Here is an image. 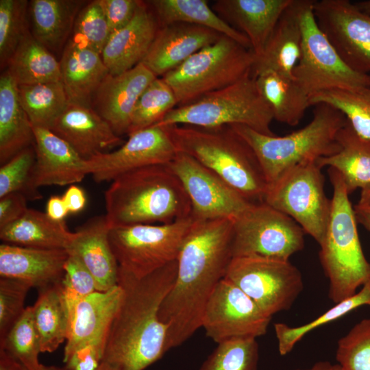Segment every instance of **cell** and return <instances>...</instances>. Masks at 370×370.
Returning a JSON list of instances; mask_svg holds the SVG:
<instances>
[{"label":"cell","mask_w":370,"mask_h":370,"mask_svg":"<svg viewBox=\"0 0 370 370\" xmlns=\"http://www.w3.org/2000/svg\"><path fill=\"white\" fill-rule=\"evenodd\" d=\"M234 221L193 220L177 257L175 282L158 317L167 328L166 350L201 328L205 306L233 258Z\"/></svg>","instance_id":"obj_1"},{"label":"cell","mask_w":370,"mask_h":370,"mask_svg":"<svg viewBox=\"0 0 370 370\" xmlns=\"http://www.w3.org/2000/svg\"><path fill=\"white\" fill-rule=\"evenodd\" d=\"M177 271V260L141 278L119 269L117 284L123 295L110 328L102 364L114 370H145L167 352V328L158 314Z\"/></svg>","instance_id":"obj_2"},{"label":"cell","mask_w":370,"mask_h":370,"mask_svg":"<svg viewBox=\"0 0 370 370\" xmlns=\"http://www.w3.org/2000/svg\"><path fill=\"white\" fill-rule=\"evenodd\" d=\"M111 228L169 224L191 217L190 199L167 164L148 166L119 175L105 192Z\"/></svg>","instance_id":"obj_3"},{"label":"cell","mask_w":370,"mask_h":370,"mask_svg":"<svg viewBox=\"0 0 370 370\" xmlns=\"http://www.w3.org/2000/svg\"><path fill=\"white\" fill-rule=\"evenodd\" d=\"M179 152L210 169L249 201H264L268 183L248 143L230 125L166 126Z\"/></svg>","instance_id":"obj_4"},{"label":"cell","mask_w":370,"mask_h":370,"mask_svg":"<svg viewBox=\"0 0 370 370\" xmlns=\"http://www.w3.org/2000/svg\"><path fill=\"white\" fill-rule=\"evenodd\" d=\"M313 106L310 122L283 136L263 134L243 125H230L254 151L268 185L297 164L317 162L339 150L336 136L346 125V117L329 104Z\"/></svg>","instance_id":"obj_5"},{"label":"cell","mask_w":370,"mask_h":370,"mask_svg":"<svg viewBox=\"0 0 370 370\" xmlns=\"http://www.w3.org/2000/svg\"><path fill=\"white\" fill-rule=\"evenodd\" d=\"M333 188L330 219L319 245V260L329 280L328 297L334 304L355 295L370 280V262L360 242L354 206L341 175L328 169Z\"/></svg>","instance_id":"obj_6"},{"label":"cell","mask_w":370,"mask_h":370,"mask_svg":"<svg viewBox=\"0 0 370 370\" xmlns=\"http://www.w3.org/2000/svg\"><path fill=\"white\" fill-rule=\"evenodd\" d=\"M273 120L272 112L251 73L195 101L174 108L156 125L201 127L243 125L271 136L275 135L271 130Z\"/></svg>","instance_id":"obj_7"},{"label":"cell","mask_w":370,"mask_h":370,"mask_svg":"<svg viewBox=\"0 0 370 370\" xmlns=\"http://www.w3.org/2000/svg\"><path fill=\"white\" fill-rule=\"evenodd\" d=\"M253 51L221 35L162 78L172 88L177 106L195 101L251 73Z\"/></svg>","instance_id":"obj_8"},{"label":"cell","mask_w":370,"mask_h":370,"mask_svg":"<svg viewBox=\"0 0 370 370\" xmlns=\"http://www.w3.org/2000/svg\"><path fill=\"white\" fill-rule=\"evenodd\" d=\"M193 223L190 217L169 224L111 228L109 241L119 269L141 278L177 260Z\"/></svg>","instance_id":"obj_9"},{"label":"cell","mask_w":370,"mask_h":370,"mask_svg":"<svg viewBox=\"0 0 370 370\" xmlns=\"http://www.w3.org/2000/svg\"><path fill=\"white\" fill-rule=\"evenodd\" d=\"M293 219L320 245L330 219L331 199L316 162L297 164L269 184L264 201Z\"/></svg>","instance_id":"obj_10"},{"label":"cell","mask_w":370,"mask_h":370,"mask_svg":"<svg viewBox=\"0 0 370 370\" xmlns=\"http://www.w3.org/2000/svg\"><path fill=\"white\" fill-rule=\"evenodd\" d=\"M313 2L304 0L303 3L302 46L293 71L295 81L310 97L331 89L370 86V75L347 66L320 29L314 16Z\"/></svg>","instance_id":"obj_11"},{"label":"cell","mask_w":370,"mask_h":370,"mask_svg":"<svg viewBox=\"0 0 370 370\" xmlns=\"http://www.w3.org/2000/svg\"><path fill=\"white\" fill-rule=\"evenodd\" d=\"M304 230L264 202L252 204L234 221L233 258L289 260L304 247Z\"/></svg>","instance_id":"obj_12"},{"label":"cell","mask_w":370,"mask_h":370,"mask_svg":"<svg viewBox=\"0 0 370 370\" xmlns=\"http://www.w3.org/2000/svg\"><path fill=\"white\" fill-rule=\"evenodd\" d=\"M225 278L271 317L290 309L304 288L301 272L289 260L264 257L233 258Z\"/></svg>","instance_id":"obj_13"},{"label":"cell","mask_w":370,"mask_h":370,"mask_svg":"<svg viewBox=\"0 0 370 370\" xmlns=\"http://www.w3.org/2000/svg\"><path fill=\"white\" fill-rule=\"evenodd\" d=\"M271 319L225 278L217 284L205 306L201 327L206 336L218 344L264 335Z\"/></svg>","instance_id":"obj_14"},{"label":"cell","mask_w":370,"mask_h":370,"mask_svg":"<svg viewBox=\"0 0 370 370\" xmlns=\"http://www.w3.org/2000/svg\"><path fill=\"white\" fill-rule=\"evenodd\" d=\"M169 165L190 199L195 221H234L252 204L210 169L191 156L177 152Z\"/></svg>","instance_id":"obj_15"},{"label":"cell","mask_w":370,"mask_h":370,"mask_svg":"<svg viewBox=\"0 0 370 370\" xmlns=\"http://www.w3.org/2000/svg\"><path fill=\"white\" fill-rule=\"evenodd\" d=\"M320 29L353 71L370 75V15L348 0H314Z\"/></svg>","instance_id":"obj_16"},{"label":"cell","mask_w":370,"mask_h":370,"mask_svg":"<svg viewBox=\"0 0 370 370\" xmlns=\"http://www.w3.org/2000/svg\"><path fill=\"white\" fill-rule=\"evenodd\" d=\"M128 136L116 150L99 153L87 160L88 173L95 182L112 181L135 169L167 164L178 152L166 126L154 125Z\"/></svg>","instance_id":"obj_17"},{"label":"cell","mask_w":370,"mask_h":370,"mask_svg":"<svg viewBox=\"0 0 370 370\" xmlns=\"http://www.w3.org/2000/svg\"><path fill=\"white\" fill-rule=\"evenodd\" d=\"M123 295L117 286L95 291L77 306L64 347V362L75 352L84 349L104 355L110 328Z\"/></svg>","instance_id":"obj_18"},{"label":"cell","mask_w":370,"mask_h":370,"mask_svg":"<svg viewBox=\"0 0 370 370\" xmlns=\"http://www.w3.org/2000/svg\"><path fill=\"white\" fill-rule=\"evenodd\" d=\"M157 77L142 62L119 75L108 74L91 103V108L121 136L128 134L135 105Z\"/></svg>","instance_id":"obj_19"},{"label":"cell","mask_w":370,"mask_h":370,"mask_svg":"<svg viewBox=\"0 0 370 370\" xmlns=\"http://www.w3.org/2000/svg\"><path fill=\"white\" fill-rule=\"evenodd\" d=\"M209 28L184 23L160 27L141 62L157 77L173 70L221 36Z\"/></svg>","instance_id":"obj_20"},{"label":"cell","mask_w":370,"mask_h":370,"mask_svg":"<svg viewBox=\"0 0 370 370\" xmlns=\"http://www.w3.org/2000/svg\"><path fill=\"white\" fill-rule=\"evenodd\" d=\"M36 162L33 185H73L89 174L87 160L82 158L64 139L51 130L33 127Z\"/></svg>","instance_id":"obj_21"},{"label":"cell","mask_w":370,"mask_h":370,"mask_svg":"<svg viewBox=\"0 0 370 370\" xmlns=\"http://www.w3.org/2000/svg\"><path fill=\"white\" fill-rule=\"evenodd\" d=\"M160 27L151 5L140 1L133 18L110 34L101 53L109 73L121 74L141 62Z\"/></svg>","instance_id":"obj_22"},{"label":"cell","mask_w":370,"mask_h":370,"mask_svg":"<svg viewBox=\"0 0 370 370\" xmlns=\"http://www.w3.org/2000/svg\"><path fill=\"white\" fill-rule=\"evenodd\" d=\"M50 130L86 160L123 144L121 136L91 107L71 103Z\"/></svg>","instance_id":"obj_23"},{"label":"cell","mask_w":370,"mask_h":370,"mask_svg":"<svg viewBox=\"0 0 370 370\" xmlns=\"http://www.w3.org/2000/svg\"><path fill=\"white\" fill-rule=\"evenodd\" d=\"M69 256L66 249L3 243L0 245V276L21 280L41 291L62 282Z\"/></svg>","instance_id":"obj_24"},{"label":"cell","mask_w":370,"mask_h":370,"mask_svg":"<svg viewBox=\"0 0 370 370\" xmlns=\"http://www.w3.org/2000/svg\"><path fill=\"white\" fill-rule=\"evenodd\" d=\"M110 230L106 215L93 217L75 232L66 249L91 273L98 291L118 285L119 264L110 244Z\"/></svg>","instance_id":"obj_25"},{"label":"cell","mask_w":370,"mask_h":370,"mask_svg":"<svg viewBox=\"0 0 370 370\" xmlns=\"http://www.w3.org/2000/svg\"><path fill=\"white\" fill-rule=\"evenodd\" d=\"M293 0H218L213 10L249 40L259 56L284 11Z\"/></svg>","instance_id":"obj_26"},{"label":"cell","mask_w":370,"mask_h":370,"mask_svg":"<svg viewBox=\"0 0 370 370\" xmlns=\"http://www.w3.org/2000/svg\"><path fill=\"white\" fill-rule=\"evenodd\" d=\"M304 0H293L284 11L262 53L256 57L254 76L264 71L294 77L293 71L301 53V14Z\"/></svg>","instance_id":"obj_27"},{"label":"cell","mask_w":370,"mask_h":370,"mask_svg":"<svg viewBox=\"0 0 370 370\" xmlns=\"http://www.w3.org/2000/svg\"><path fill=\"white\" fill-rule=\"evenodd\" d=\"M60 64L61 82L69 102L91 107L95 93L109 74L101 56L70 38Z\"/></svg>","instance_id":"obj_28"},{"label":"cell","mask_w":370,"mask_h":370,"mask_svg":"<svg viewBox=\"0 0 370 370\" xmlns=\"http://www.w3.org/2000/svg\"><path fill=\"white\" fill-rule=\"evenodd\" d=\"M86 3L79 0H32L28 16L33 36L51 52L63 51L75 19Z\"/></svg>","instance_id":"obj_29"},{"label":"cell","mask_w":370,"mask_h":370,"mask_svg":"<svg viewBox=\"0 0 370 370\" xmlns=\"http://www.w3.org/2000/svg\"><path fill=\"white\" fill-rule=\"evenodd\" d=\"M34 144L33 126L19 100L18 86L4 71L0 76V164Z\"/></svg>","instance_id":"obj_30"},{"label":"cell","mask_w":370,"mask_h":370,"mask_svg":"<svg viewBox=\"0 0 370 370\" xmlns=\"http://www.w3.org/2000/svg\"><path fill=\"white\" fill-rule=\"evenodd\" d=\"M75 236L64 221L51 219L46 212L28 208L18 219L0 227L4 243L44 249H67Z\"/></svg>","instance_id":"obj_31"},{"label":"cell","mask_w":370,"mask_h":370,"mask_svg":"<svg viewBox=\"0 0 370 370\" xmlns=\"http://www.w3.org/2000/svg\"><path fill=\"white\" fill-rule=\"evenodd\" d=\"M339 150L317 161L321 169H334L341 176L347 193L362 189L370 183V140L360 136L347 121L336 136Z\"/></svg>","instance_id":"obj_32"},{"label":"cell","mask_w":370,"mask_h":370,"mask_svg":"<svg viewBox=\"0 0 370 370\" xmlns=\"http://www.w3.org/2000/svg\"><path fill=\"white\" fill-rule=\"evenodd\" d=\"M254 77L273 119L290 126L297 125L310 103V96L295 78L272 71H264Z\"/></svg>","instance_id":"obj_33"},{"label":"cell","mask_w":370,"mask_h":370,"mask_svg":"<svg viewBox=\"0 0 370 370\" xmlns=\"http://www.w3.org/2000/svg\"><path fill=\"white\" fill-rule=\"evenodd\" d=\"M160 26L184 23L203 26L227 36L251 49L248 38L222 19L206 0H152L147 1Z\"/></svg>","instance_id":"obj_34"},{"label":"cell","mask_w":370,"mask_h":370,"mask_svg":"<svg viewBox=\"0 0 370 370\" xmlns=\"http://www.w3.org/2000/svg\"><path fill=\"white\" fill-rule=\"evenodd\" d=\"M5 70L17 85L61 82L60 64L29 31L8 61Z\"/></svg>","instance_id":"obj_35"},{"label":"cell","mask_w":370,"mask_h":370,"mask_svg":"<svg viewBox=\"0 0 370 370\" xmlns=\"http://www.w3.org/2000/svg\"><path fill=\"white\" fill-rule=\"evenodd\" d=\"M33 308L41 352L51 353L66 341L69 333L68 312L61 282L40 291Z\"/></svg>","instance_id":"obj_36"},{"label":"cell","mask_w":370,"mask_h":370,"mask_svg":"<svg viewBox=\"0 0 370 370\" xmlns=\"http://www.w3.org/2000/svg\"><path fill=\"white\" fill-rule=\"evenodd\" d=\"M17 86L20 102L33 127L50 130L70 103L62 82Z\"/></svg>","instance_id":"obj_37"},{"label":"cell","mask_w":370,"mask_h":370,"mask_svg":"<svg viewBox=\"0 0 370 370\" xmlns=\"http://www.w3.org/2000/svg\"><path fill=\"white\" fill-rule=\"evenodd\" d=\"M370 306V280L353 296L339 301L316 319L299 326L292 327L284 323L274 324L278 351L281 356L290 353L295 345L314 330L346 315L362 306Z\"/></svg>","instance_id":"obj_38"},{"label":"cell","mask_w":370,"mask_h":370,"mask_svg":"<svg viewBox=\"0 0 370 370\" xmlns=\"http://www.w3.org/2000/svg\"><path fill=\"white\" fill-rule=\"evenodd\" d=\"M310 106L329 104L346 117L354 130L370 140V86L331 89L310 97Z\"/></svg>","instance_id":"obj_39"},{"label":"cell","mask_w":370,"mask_h":370,"mask_svg":"<svg viewBox=\"0 0 370 370\" xmlns=\"http://www.w3.org/2000/svg\"><path fill=\"white\" fill-rule=\"evenodd\" d=\"M0 349L4 350L27 370H40L38 360L41 352L40 336L35 324L34 308L26 307L24 312L12 327L3 341Z\"/></svg>","instance_id":"obj_40"},{"label":"cell","mask_w":370,"mask_h":370,"mask_svg":"<svg viewBox=\"0 0 370 370\" xmlns=\"http://www.w3.org/2000/svg\"><path fill=\"white\" fill-rule=\"evenodd\" d=\"M176 106L172 88L162 77H156L138 98L127 135L157 124Z\"/></svg>","instance_id":"obj_41"},{"label":"cell","mask_w":370,"mask_h":370,"mask_svg":"<svg viewBox=\"0 0 370 370\" xmlns=\"http://www.w3.org/2000/svg\"><path fill=\"white\" fill-rule=\"evenodd\" d=\"M217 345L199 370H257L259 347L256 338H235Z\"/></svg>","instance_id":"obj_42"},{"label":"cell","mask_w":370,"mask_h":370,"mask_svg":"<svg viewBox=\"0 0 370 370\" xmlns=\"http://www.w3.org/2000/svg\"><path fill=\"white\" fill-rule=\"evenodd\" d=\"M29 1L0 0V64L5 69L17 47L30 31L28 28Z\"/></svg>","instance_id":"obj_43"},{"label":"cell","mask_w":370,"mask_h":370,"mask_svg":"<svg viewBox=\"0 0 370 370\" xmlns=\"http://www.w3.org/2000/svg\"><path fill=\"white\" fill-rule=\"evenodd\" d=\"M36 162L34 147L21 151L0 167V198L10 193L23 194L27 200L42 198V194L33 185Z\"/></svg>","instance_id":"obj_44"},{"label":"cell","mask_w":370,"mask_h":370,"mask_svg":"<svg viewBox=\"0 0 370 370\" xmlns=\"http://www.w3.org/2000/svg\"><path fill=\"white\" fill-rule=\"evenodd\" d=\"M336 359L342 370H370V318L356 323L338 341Z\"/></svg>","instance_id":"obj_45"},{"label":"cell","mask_w":370,"mask_h":370,"mask_svg":"<svg viewBox=\"0 0 370 370\" xmlns=\"http://www.w3.org/2000/svg\"><path fill=\"white\" fill-rule=\"evenodd\" d=\"M111 33L98 0L86 3L75 19L71 39L101 56Z\"/></svg>","instance_id":"obj_46"},{"label":"cell","mask_w":370,"mask_h":370,"mask_svg":"<svg viewBox=\"0 0 370 370\" xmlns=\"http://www.w3.org/2000/svg\"><path fill=\"white\" fill-rule=\"evenodd\" d=\"M69 255L61 288L68 312L69 330L77 304L97 290L95 280L88 270L76 256Z\"/></svg>","instance_id":"obj_47"},{"label":"cell","mask_w":370,"mask_h":370,"mask_svg":"<svg viewBox=\"0 0 370 370\" xmlns=\"http://www.w3.org/2000/svg\"><path fill=\"white\" fill-rule=\"evenodd\" d=\"M31 286L11 278H0V342L24 312L25 297Z\"/></svg>","instance_id":"obj_48"},{"label":"cell","mask_w":370,"mask_h":370,"mask_svg":"<svg viewBox=\"0 0 370 370\" xmlns=\"http://www.w3.org/2000/svg\"><path fill=\"white\" fill-rule=\"evenodd\" d=\"M108 23L110 33L126 25L133 18L140 2L137 0H98Z\"/></svg>","instance_id":"obj_49"},{"label":"cell","mask_w":370,"mask_h":370,"mask_svg":"<svg viewBox=\"0 0 370 370\" xmlns=\"http://www.w3.org/2000/svg\"><path fill=\"white\" fill-rule=\"evenodd\" d=\"M27 199L23 194L13 193L0 198V227L15 221L28 209Z\"/></svg>","instance_id":"obj_50"},{"label":"cell","mask_w":370,"mask_h":370,"mask_svg":"<svg viewBox=\"0 0 370 370\" xmlns=\"http://www.w3.org/2000/svg\"><path fill=\"white\" fill-rule=\"evenodd\" d=\"M62 197L71 213L79 212L86 206V197L84 190L75 184L69 186Z\"/></svg>","instance_id":"obj_51"},{"label":"cell","mask_w":370,"mask_h":370,"mask_svg":"<svg viewBox=\"0 0 370 370\" xmlns=\"http://www.w3.org/2000/svg\"><path fill=\"white\" fill-rule=\"evenodd\" d=\"M46 213L53 220L62 221L69 213L62 197L53 195L48 199Z\"/></svg>","instance_id":"obj_52"},{"label":"cell","mask_w":370,"mask_h":370,"mask_svg":"<svg viewBox=\"0 0 370 370\" xmlns=\"http://www.w3.org/2000/svg\"><path fill=\"white\" fill-rule=\"evenodd\" d=\"M0 370H24V367L4 350L0 349Z\"/></svg>","instance_id":"obj_53"},{"label":"cell","mask_w":370,"mask_h":370,"mask_svg":"<svg viewBox=\"0 0 370 370\" xmlns=\"http://www.w3.org/2000/svg\"><path fill=\"white\" fill-rule=\"evenodd\" d=\"M354 209L357 222L370 232V208L356 204Z\"/></svg>","instance_id":"obj_54"},{"label":"cell","mask_w":370,"mask_h":370,"mask_svg":"<svg viewBox=\"0 0 370 370\" xmlns=\"http://www.w3.org/2000/svg\"><path fill=\"white\" fill-rule=\"evenodd\" d=\"M295 370H342L338 364H332L328 361H320L316 362L312 367L306 369Z\"/></svg>","instance_id":"obj_55"},{"label":"cell","mask_w":370,"mask_h":370,"mask_svg":"<svg viewBox=\"0 0 370 370\" xmlns=\"http://www.w3.org/2000/svg\"><path fill=\"white\" fill-rule=\"evenodd\" d=\"M357 204L370 208V183L361 189L360 199Z\"/></svg>","instance_id":"obj_56"},{"label":"cell","mask_w":370,"mask_h":370,"mask_svg":"<svg viewBox=\"0 0 370 370\" xmlns=\"http://www.w3.org/2000/svg\"><path fill=\"white\" fill-rule=\"evenodd\" d=\"M355 4L360 10L370 15V0L360 1Z\"/></svg>","instance_id":"obj_57"},{"label":"cell","mask_w":370,"mask_h":370,"mask_svg":"<svg viewBox=\"0 0 370 370\" xmlns=\"http://www.w3.org/2000/svg\"><path fill=\"white\" fill-rule=\"evenodd\" d=\"M97 370H114V369L101 363Z\"/></svg>","instance_id":"obj_58"}]
</instances>
